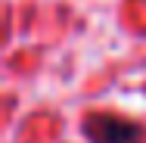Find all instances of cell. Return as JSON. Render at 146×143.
Masks as SVG:
<instances>
[{
    "label": "cell",
    "instance_id": "obj_1",
    "mask_svg": "<svg viewBox=\"0 0 146 143\" xmlns=\"http://www.w3.org/2000/svg\"><path fill=\"white\" fill-rule=\"evenodd\" d=\"M87 137L93 143H134L140 137V128L118 115H93L87 121Z\"/></svg>",
    "mask_w": 146,
    "mask_h": 143
}]
</instances>
